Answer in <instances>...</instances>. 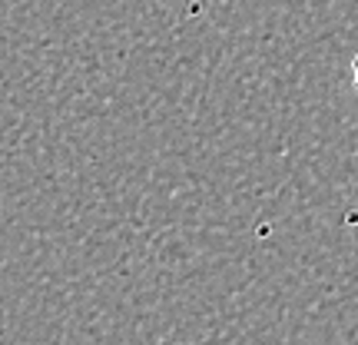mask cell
<instances>
[{
    "mask_svg": "<svg viewBox=\"0 0 358 345\" xmlns=\"http://www.w3.org/2000/svg\"><path fill=\"white\" fill-rule=\"evenodd\" d=\"M352 80H355V87H358V57H355V64H352Z\"/></svg>",
    "mask_w": 358,
    "mask_h": 345,
    "instance_id": "obj_1",
    "label": "cell"
}]
</instances>
